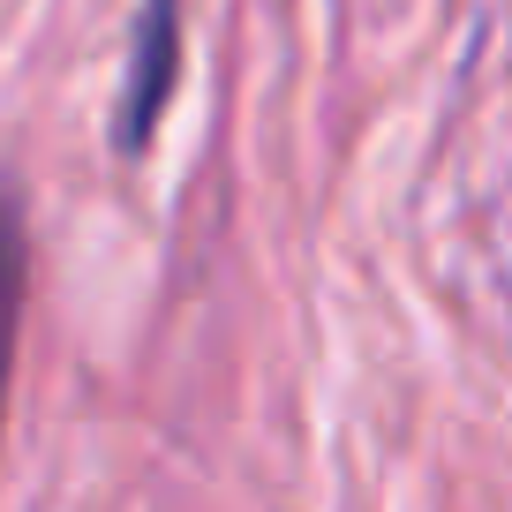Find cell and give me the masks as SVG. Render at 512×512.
Here are the masks:
<instances>
[{
    "label": "cell",
    "instance_id": "2",
    "mask_svg": "<svg viewBox=\"0 0 512 512\" xmlns=\"http://www.w3.org/2000/svg\"><path fill=\"white\" fill-rule=\"evenodd\" d=\"M23 302H31V211L23 189L0 174V430H8V384L23 347Z\"/></svg>",
    "mask_w": 512,
    "mask_h": 512
},
{
    "label": "cell",
    "instance_id": "1",
    "mask_svg": "<svg viewBox=\"0 0 512 512\" xmlns=\"http://www.w3.org/2000/svg\"><path fill=\"white\" fill-rule=\"evenodd\" d=\"M181 83V0H144L128 31V68H121V106H113V151L144 159L159 136L166 106Z\"/></svg>",
    "mask_w": 512,
    "mask_h": 512
}]
</instances>
